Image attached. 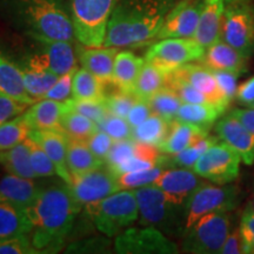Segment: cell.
Instances as JSON below:
<instances>
[{
    "mask_svg": "<svg viewBox=\"0 0 254 254\" xmlns=\"http://www.w3.org/2000/svg\"><path fill=\"white\" fill-rule=\"evenodd\" d=\"M136 100H138V98L134 93L123 92L117 88L116 91L110 92V93L106 92L104 98V104L111 114L126 119L127 114H128L129 110L132 109Z\"/></svg>",
    "mask_w": 254,
    "mask_h": 254,
    "instance_id": "obj_43",
    "label": "cell"
},
{
    "mask_svg": "<svg viewBox=\"0 0 254 254\" xmlns=\"http://www.w3.org/2000/svg\"><path fill=\"white\" fill-rule=\"evenodd\" d=\"M66 104L62 101L40 99L23 113L31 131L34 129H58L62 131V118ZM63 132V131H62Z\"/></svg>",
    "mask_w": 254,
    "mask_h": 254,
    "instance_id": "obj_24",
    "label": "cell"
},
{
    "mask_svg": "<svg viewBox=\"0 0 254 254\" xmlns=\"http://www.w3.org/2000/svg\"><path fill=\"white\" fill-rule=\"evenodd\" d=\"M167 73L150 62L144 63L133 93L138 99L148 101L153 95L166 86Z\"/></svg>",
    "mask_w": 254,
    "mask_h": 254,
    "instance_id": "obj_31",
    "label": "cell"
},
{
    "mask_svg": "<svg viewBox=\"0 0 254 254\" xmlns=\"http://www.w3.org/2000/svg\"><path fill=\"white\" fill-rule=\"evenodd\" d=\"M173 72L201 92L221 113H224L230 106L231 103L222 93L213 73L204 64L189 63L179 66Z\"/></svg>",
    "mask_w": 254,
    "mask_h": 254,
    "instance_id": "obj_16",
    "label": "cell"
},
{
    "mask_svg": "<svg viewBox=\"0 0 254 254\" xmlns=\"http://www.w3.org/2000/svg\"><path fill=\"white\" fill-rule=\"evenodd\" d=\"M236 1H251V0H225L226 4H231V2H236Z\"/></svg>",
    "mask_w": 254,
    "mask_h": 254,
    "instance_id": "obj_58",
    "label": "cell"
},
{
    "mask_svg": "<svg viewBox=\"0 0 254 254\" xmlns=\"http://www.w3.org/2000/svg\"><path fill=\"white\" fill-rule=\"evenodd\" d=\"M201 184L198 174L192 168L182 167L163 171L154 185L163 190L171 204L182 206Z\"/></svg>",
    "mask_w": 254,
    "mask_h": 254,
    "instance_id": "obj_17",
    "label": "cell"
},
{
    "mask_svg": "<svg viewBox=\"0 0 254 254\" xmlns=\"http://www.w3.org/2000/svg\"><path fill=\"white\" fill-rule=\"evenodd\" d=\"M40 253L32 244L30 234L0 240V254H38Z\"/></svg>",
    "mask_w": 254,
    "mask_h": 254,
    "instance_id": "obj_47",
    "label": "cell"
},
{
    "mask_svg": "<svg viewBox=\"0 0 254 254\" xmlns=\"http://www.w3.org/2000/svg\"><path fill=\"white\" fill-rule=\"evenodd\" d=\"M152 114V110L148 101L138 99L132 106V109L129 110L128 114H127V122L131 125L132 128L139 126L140 124L145 122Z\"/></svg>",
    "mask_w": 254,
    "mask_h": 254,
    "instance_id": "obj_54",
    "label": "cell"
},
{
    "mask_svg": "<svg viewBox=\"0 0 254 254\" xmlns=\"http://www.w3.org/2000/svg\"><path fill=\"white\" fill-rule=\"evenodd\" d=\"M18 12L26 33L38 43L75 38L72 15L63 0H19Z\"/></svg>",
    "mask_w": 254,
    "mask_h": 254,
    "instance_id": "obj_3",
    "label": "cell"
},
{
    "mask_svg": "<svg viewBox=\"0 0 254 254\" xmlns=\"http://www.w3.org/2000/svg\"><path fill=\"white\" fill-rule=\"evenodd\" d=\"M98 127L99 129L106 132L113 140H124V139L132 138L133 128L127 122V119L114 116V114H107L106 118L98 125Z\"/></svg>",
    "mask_w": 254,
    "mask_h": 254,
    "instance_id": "obj_46",
    "label": "cell"
},
{
    "mask_svg": "<svg viewBox=\"0 0 254 254\" xmlns=\"http://www.w3.org/2000/svg\"><path fill=\"white\" fill-rule=\"evenodd\" d=\"M247 59L224 40L219 39L206 47L205 55L200 63L215 71H227L240 77L247 71Z\"/></svg>",
    "mask_w": 254,
    "mask_h": 254,
    "instance_id": "obj_21",
    "label": "cell"
},
{
    "mask_svg": "<svg viewBox=\"0 0 254 254\" xmlns=\"http://www.w3.org/2000/svg\"><path fill=\"white\" fill-rule=\"evenodd\" d=\"M139 207V221L142 226L168 228L172 217L170 200L157 185H147L134 190Z\"/></svg>",
    "mask_w": 254,
    "mask_h": 254,
    "instance_id": "obj_15",
    "label": "cell"
},
{
    "mask_svg": "<svg viewBox=\"0 0 254 254\" xmlns=\"http://www.w3.org/2000/svg\"><path fill=\"white\" fill-rule=\"evenodd\" d=\"M28 106L30 105L20 103L8 95L0 93V125L23 114Z\"/></svg>",
    "mask_w": 254,
    "mask_h": 254,
    "instance_id": "obj_50",
    "label": "cell"
},
{
    "mask_svg": "<svg viewBox=\"0 0 254 254\" xmlns=\"http://www.w3.org/2000/svg\"><path fill=\"white\" fill-rule=\"evenodd\" d=\"M206 135H208L207 129L174 119L171 122L166 139L158 148L164 154H177Z\"/></svg>",
    "mask_w": 254,
    "mask_h": 254,
    "instance_id": "obj_25",
    "label": "cell"
},
{
    "mask_svg": "<svg viewBox=\"0 0 254 254\" xmlns=\"http://www.w3.org/2000/svg\"><path fill=\"white\" fill-rule=\"evenodd\" d=\"M104 165L105 161L98 158L88 147L87 140L68 138L67 166L72 177L97 170Z\"/></svg>",
    "mask_w": 254,
    "mask_h": 254,
    "instance_id": "obj_28",
    "label": "cell"
},
{
    "mask_svg": "<svg viewBox=\"0 0 254 254\" xmlns=\"http://www.w3.org/2000/svg\"><path fill=\"white\" fill-rule=\"evenodd\" d=\"M74 73L75 71L60 75L58 81L53 85L52 88L41 99L62 101V103H66L67 100L72 99V84Z\"/></svg>",
    "mask_w": 254,
    "mask_h": 254,
    "instance_id": "obj_48",
    "label": "cell"
},
{
    "mask_svg": "<svg viewBox=\"0 0 254 254\" xmlns=\"http://www.w3.org/2000/svg\"><path fill=\"white\" fill-rule=\"evenodd\" d=\"M39 50L28 57L26 65L49 69L59 77L77 71L78 57L71 41H39Z\"/></svg>",
    "mask_w": 254,
    "mask_h": 254,
    "instance_id": "obj_13",
    "label": "cell"
},
{
    "mask_svg": "<svg viewBox=\"0 0 254 254\" xmlns=\"http://www.w3.org/2000/svg\"><path fill=\"white\" fill-rule=\"evenodd\" d=\"M85 208L95 228L109 238L117 237L139 219L134 190H120Z\"/></svg>",
    "mask_w": 254,
    "mask_h": 254,
    "instance_id": "obj_4",
    "label": "cell"
},
{
    "mask_svg": "<svg viewBox=\"0 0 254 254\" xmlns=\"http://www.w3.org/2000/svg\"><path fill=\"white\" fill-rule=\"evenodd\" d=\"M145 59L129 51L118 52L114 62L112 84L118 90L133 93L136 79L144 66Z\"/></svg>",
    "mask_w": 254,
    "mask_h": 254,
    "instance_id": "obj_26",
    "label": "cell"
},
{
    "mask_svg": "<svg viewBox=\"0 0 254 254\" xmlns=\"http://www.w3.org/2000/svg\"><path fill=\"white\" fill-rule=\"evenodd\" d=\"M26 141L30 147L31 165L34 173L37 174V178H49L58 174L52 159L49 157L45 150L31 136H27Z\"/></svg>",
    "mask_w": 254,
    "mask_h": 254,
    "instance_id": "obj_41",
    "label": "cell"
},
{
    "mask_svg": "<svg viewBox=\"0 0 254 254\" xmlns=\"http://www.w3.org/2000/svg\"><path fill=\"white\" fill-rule=\"evenodd\" d=\"M75 52L81 67L90 71L105 85L112 84L114 62L119 52L118 47H90L79 43Z\"/></svg>",
    "mask_w": 254,
    "mask_h": 254,
    "instance_id": "obj_20",
    "label": "cell"
},
{
    "mask_svg": "<svg viewBox=\"0 0 254 254\" xmlns=\"http://www.w3.org/2000/svg\"><path fill=\"white\" fill-rule=\"evenodd\" d=\"M82 207L68 184L41 189L36 201L26 209L32 222V244L40 253H57L71 233Z\"/></svg>",
    "mask_w": 254,
    "mask_h": 254,
    "instance_id": "obj_1",
    "label": "cell"
},
{
    "mask_svg": "<svg viewBox=\"0 0 254 254\" xmlns=\"http://www.w3.org/2000/svg\"><path fill=\"white\" fill-rule=\"evenodd\" d=\"M40 190L41 187L34 183V179L8 173L0 180V202H6L26 211L36 201Z\"/></svg>",
    "mask_w": 254,
    "mask_h": 254,
    "instance_id": "obj_22",
    "label": "cell"
},
{
    "mask_svg": "<svg viewBox=\"0 0 254 254\" xmlns=\"http://www.w3.org/2000/svg\"><path fill=\"white\" fill-rule=\"evenodd\" d=\"M69 187L73 195L82 206L100 201L120 190L118 178L106 165L80 176L72 177Z\"/></svg>",
    "mask_w": 254,
    "mask_h": 254,
    "instance_id": "obj_12",
    "label": "cell"
},
{
    "mask_svg": "<svg viewBox=\"0 0 254 254\" xmlns=\"http://www.w3.org/2000/svg\"><path fill=\"white\" fill-rule=\"evenodd\" d=\"M117 0H69L75 39L90 47L103 46Z\"/></svg>",
    "mask_w": 254,
    "mask_h": 254,
    "instance_id": "obj_5",
    "label": "cell"
},
{
    "mask_svg": "<svg viewBox=\"0 0 254 254\" xmlns=\"http://www.w3.org/2000/svg\"><path fill=\"white\" fill-rule=\"evenodd\" d=\"M66 107L68 110L75 111V112L87 117L98 125L106 118L110 112L105 106L104 101H95V100H80V99H69L66 101Z\"/></svg>",
    "mask_w": 254,
    "mask_h": 254,
    "instance_id": "obj_44",
    "label": "cell"
},
{
    "mask_svg": "<svg viewBox=\"0 0 254 254\" xmlns=\"http://www.w3.org/2000/svg\"><path fill=\"white\" fill-rule=\"evenodd\" d=\"M62 131L71 139H80L87 140L90 136L99 129L98 124L87 117L68 110L66 107L62 118Z\"/></svg>",
    "mask_w": 254,
    "mask_h": 254,
    "instance_id": "obj_37",
    "label": "cell"
},
{
    "mask_svg": "<svg viewBox=\"0 0 254 254\" xmlns=\"http://www.w3.org/2000/svg\"><path fill=\"white\" fill-rule=\"evenodd\" d=\"M238 196L239 192L234 186H213L209 184L199 185L186 201L184 232L190 230L206 214L233 209L238 205Z\"/></svg>",
    "mask_w": 254,
    "mask_h": 254,
    "instance_id": "obj_7",
    "label": "cell"
},
{
    "mask_svg": "<svg viewBox=\"0 0 254 254\" xmlns=\"http://www.w3.org/2000/svg\"><path fill=\"white\" fill-rule=\"evenodd\" d=\"M250 107H253V109H254V101H253V103H252V104H251V105H250Z\"/></svg>",
    "mask_w": 254,
    "mask_h": 254,
    "instance_id": "obj_60",
    "label": "cell"
},
{
    "mask_svg": "<svg viewBox=\"0 0 254 254\" xmlns=\"http://www.w3.org/2000/svg\"><path fill=\"white\" fill-rule=\"evenodd\" d=\"M148 104L151 106L152 113L163 117L168 122H173L180 106L183 105V100L171 88L165 86L148 100Z\"/></svg>",
    "mask_w": 254,
    "mask_h": 254,
    "instance_id": "obj_40",
    "label": "cell"
},
{
    "mask_svg": "<svg viewBox=\"0 0 254 254\" xmlns=\"http://www.w3.org/2000/svg\"><path fill=\"white\" fill-rule=\"evenodd\" d=\"M32 222L25 209L0 202V240L31 234Z\"/></svg>",
    "mask_w": 254,
    "mask_h": 254,
    "instance_id": "obj_29",
    "label": "cell"
},
{
    "mask_svg": "<svg viewBox=\"0 0 254 254\" xmlns=\"http://www.w3.org/2000/svg\"><path fill=\"white\" fill-rule=\"evenodd\" d=\"M28 136L34 139L45 150L55 164L57 173L66 184L72 183V176L67 166L68 136L58 129H34Z\"/></svg>",
    "mask_w": 254,
    "mask_h": 254,
    "instance_id": "obj_19",
    "label": "cell"
},
{
    "mask_svg": "<svg viewBox=\"0 0 254 254\" xmlns=\"http://www.w3.org/2000/svg\"><path fill=\"white\" fill-rule=\"evenodd\" d=\"M231 114L239 120L244 126L254 135V109L249 107V109H236L232 110Z\"/></svg>",
    "mask_w": 254,
    "mask_h": 254,
    "instance_id": "obj_57",
    "label": "cell"
},
{
    "mask_svg": "<svg viewBox=\"0 0 254 254\" xmlns=\"http://www.w3.org/2000/svg\"><path fill=\"white\" fill-rule=\"evenodd\" d=\"M30 132L31 128L23 114L0 125V152L9 150L23 142Z\"/></svg>",
    "mask_w": 254,
    "mask_h": 254,
    "instance_id": "obj_39",
    "label": "cell"
},
{
    "mask_svg": "<svg viewBox=\"0 0 254 254\" xmlns=\"http://www.w3.org/2000/svg\"><path fill=\"white\" fill-rule=\"evenodd\" d=\"M113 142V139L111 138L106 132H104L103 129H98L97 132L93 133V134L87 139L88 147L91 148V151L93 152L98 158L104 161L105 159H106L107 154H109Z\"/></svg>",
    "mask_w": 254,
    "mask_h": 254,
    "instance_id": "obj_51",
    "label": "cell"
},
{
    "mask_svg": "<svg viewBox=\"0 0 254 254\" xmlns=\"http://www.w3.org/2000/svg\"><path fill=\"white\" fill-rule=\"evenodd\" d=\"M0 93L8 95L30 106L37 101L26 91L21 68L1 56H0Z\"/></svg>",
    "mask_w": 254,
    "mask_h": 254,
    "instance_id": "obj_27",
    "label": "cell"
},
{
    "mask_svg": "<svg viewBox=\"0 0 254 254\" xmlns=\"http://www.w3.org/2000/svg\"><path fill=\"white\" fill-rule=\"evenodd\" d=\"M250 207H251V208H252V209H253V211H254V196H253V200H252V204H251V205H250Z\"/></svg>",
    "mask_w": 254,
    "mask_h": 254,
    "instance_id": "obj_59",
    "label": "cell"
},
{
    "mask_svg": "<svg viewBox=\"0 0 254 254\" xmlns=\"http://www.w3.org/2000/svg\"><path fill=\"white\" fill-rule=\"evenodd\" d=\"M241 158L226 142L217 141L192 167L199 177L219 185L232 183L239 176Z\"/></svg>",
    "mask_w": 254,
    "mask_h": 254,
    "instance_id": "obj_10",
    "label": "cell"
},
{
    "mask_svg": "<svg viewBox=\"0 0 254 254\" xmlns=\"http://www.w3.org/2000/svg\"><path fill=\"white\" fill-rule=\"evenodd\" d=\"M160 153L161 152L155 146L138 142L135 153L129 159H127L126 161H124L123 164L112 168L111 171H112L114 176L118 178L125 173L153 168L155 166H159L161 159Z\"/></svg>",
    "mask_w": 254,
    "mask_h": 254,
    "instance_id": "obj_32",
    "label": "cell"
},
{
    "mask_svg": "<svg viewBox=\"0 0 254 254\" xmlns=\"http://www.w3.org/2000/svg\"><path fill=\"white\" fill-rule=\"evenodd\" d=\"M173 0H117L104 47L140 46L157 38Z\"/></svg>",
    "mask_w": 254,
    "mask_h": 254,
    "instance_id": "obj_2",
    "label": "cell"
},
{
    "mask_svg": "<svg viewBox=\"0 0 254 254\" xmlns=\"http://www.w3.org/2000/svg\"><path fill=\"white\" fill-rule=\"evenodd\" d=\"M138 142L132 138L124 139V140H114L112 147L105 159V165L112 170L118 165L123 164L127 159H129L135 153Z\"/></svg>",
    "mask_w": 254,
    "mask_h": 254,
    "instance_id": "obj_45",
    "label": "cell"
},
{
    "mask_svg": "<svg viewBox=\"0 0 254 254\" xmlns=\"http://www.w3.org/2000/svg\"><path fill=\"white\" fill-rule=\"evenodd\" d=\"M105 88L106 85L86 68H78L73 75L72 98L74 99L104 101Z\"/></svg>",
    "mask_w": 254,
    "mask_h": 254,
    "instance_id": "obj_33",
    "label": "cell"
},
{
    "mask_svg": "<svg viewBox=\"0 0 254 254\" xmlns=\"http://www.w3.org/2000/svg\"><path fill=\"white\" fill-rule=\"evenodd\" d=\"M221 112L212 104H190L183 103L178 111L176 120L183 123L193 124L209 131L213 124L217 122Z\"/></svg>",
    "mask_w": 254,
    "mask_h": 254,
    "instance_id": "obj_34",
    "label": "cell"
},
{
    "mask_svg": "<svg viewBox=\"0 0 254 254\" xmlns=\"http://www.w3.org/2000/svg\"><path fill=\"white\" fill-rule=\"evenodd\" d=\"M0 164L4 165L9 174L27 179H37V174L31 165L30 147L26 139L9 150L0 152Z\"/></svg>",
    "mask_w": 254,
    "mask_h": 254,
    "instance_id": "obj_30",
    "label": "cell"
},
{
    "mask_svg": "<svg viewBox=\"0 0 254 254\" xmlns=\"http://www.w3.org/2000/svg\"><path fill=\"white\" fill-rule=\"evenodd\" d=\"M218 139L219 138H214V136L206 135L204 138L200 139V140L194 142L193 145H190V147L185 148L184 151L179 152V153L177 154H172L171 158L161 155L159 165L164 166V165L170 164L174 165V166H179L184 168H192L194 166L196 161H198V159L201 157L212 145L215 144V142L218 141Z\"/></svg>",
    "mask_w": 254,
    "mask_h": 254,
    "instance_id": "obj_38",
    "label": "cell"
},
{
    "mask_svg": "<svg viewBox=\"0 0 254 254\" xmlns=\"http://www.w3.org/2000/svg\"><path fill=\"white\" fill-rule=\"evenodd\" d=\"M239 231L244 253H254V211L250 206L244 212Z\"/></svg>",
    "mask_w": 254,
    "mask_h": 254,
    "instance_id": "obj_49",
    "label": "cell"
},
{
    "mask_svg": "<svg viewBox=\"0 0 254 254\" xmlns=\"http://www.w3.org/2000/svg\"><path fill=\"white\" fill-rule=\"evenodd\" d=\"M225 0H205L200 14L199 24L193 39L201 46H211L221 38V25L224 19Z\"/></svg>",
    "mask_w": 254,
    "mask_h": 254,
    "instance_id": "obj_23",
    "label": "cell"
},
{
    "mask_svg": "<svg viewBox=\"0 0 254 254\" xmlns=\"http://www.w3.org/2000/svg\"><path fill=\"white\" fill-rule=\"evenodd\" d=\"M222 254H240L244 253L243 250V241H241L240 231L237 230L233 233L228 234L224 246H222L221 252Z\"/></svg>",
    "mask_w": 254,
    "mask_h": 254,
    "instance_id": "obj_55",
    "label": "cell"
},
{
    "mask_svg": "<svg viewBox=\"0 0 254 254\" xmlns=\"http://www.w3.org/2000/svg\"><path fill=\"white\" fill-rule=\"evenodd\" d=\"M218 138L231 146L247 166L254 164V135L232 114L221 118L215 125Z\"/></svg>",
    "mask_w": 254,
    "mask_h": 254,
    "instance_id": "obj_18",
    "label": "cell"
},
{
    "mask_svg": "<svg viewBox=\"0 0 254 254\" xmlns=\"http://www.w3.org/2000/svg\"><path fill=\"white\" fill-rule=\"evenodd\" d=\"M171 122L164 119L158 114L152 113L144 123L133 128V140L159 147L166 139V135L170 129Z\"/></svg>",
    "mask_w": 254,
    "mask_h": 254,
    "instance_id": "obj_35",
    "label": "cell"
},
{
    "mask_svg": "<svg viewBox=\"0 0 254 254\" xmlns=\"http://www.w3.org/2000/svg\"><path fill=\"white\" fill-rule=\"evenodd\" d=\"M211 71L213 73L219 87L221 88L222 93L225 94V97H226L227 100L231 103L237 95L238 75L227 71H215V69H211Z\"/></svg>",
    "mask_w": 254,
    "mask_h": 254,
    "instance_id": "obj_52",
    "label": "cell"
},
{
    "mask_svg": "<svg viewBox=\"0 0 254 254\" xmlns=\"http://www.w3.org/2000/svg\"><path fill=\"white\" fill-rule=\"evenodd\" d=\"M205 0H182L170 9L155 39L193 38Z\"/></svg>",
    "mask_w": 254,
    "mask_h": 254,
    "instance_id": "obj_14",
    "label": "cell"
},
{
    "mask_svg": "<svg viewBox=\"0 0 254 254\" xmlns=\"http://www.w3.org/2000/svg\"><path fill=\"white\" fill-rule=\"evenodd\" d=\"M221 39L246 58L254 53V9L250 1L226 4Z\"/></svg>",
    "mask_w": 254,
    "mask_h": 254,
    "instance_id": "obj_8",
    "label": "cell"
},
{
    "mask_svg": "<svg viewBox=\"0 0 254 254\" xmlns=\"http://www.w3.org/2000/svg\"><path fill=\"white\" fill-rule=\"evenodd\" d=\"M205 50L193 38H165L147 50L144 59L170 73L185 64L200 62Z\"/></svg>",
    "mask_w": 254,
    "mask_h": 254,
    "instance_id": "obj_9",
    "label": "cell"
},
{
    "mask_svg": "<svg viewBox=\"0 0 254 254\" xmlns=\"http://www.w3.org/2000/svg\"><path fill=\"white\" fill-rule=\"evenodd\" d=\"M230 234V218L227 211L204 215L185 232L183 250L187 253H220Z\"/></svg>",
    "mask_w": 254,
    "mask_h": 254,
    "instance_id": "obj_6",
    "label": "cell"
},
{
    "mask_svg": "<svg viewBox=\"0 0 254 254\" xmlns=\"http://www.w3.org/2000/svg\"><path fill=\"white\" fill-rule=\"evenodd\" d=\"M236 99L243 105H250L254 101V77L250 78L238 87Z\"/></svg>",
    "mask_w": 254,
    "mask_h": 254,
    "instance_id": "obj_56",
    "label": "cell"
},
{
    "mask_svg": "<svg viewBox=\"0 0 254 254\" xmlns=\"http://www.w3.org/2000/svg\"><path fill=\"white\" fill-rule=\"evenodd\" d=\"M161 173H163V166L125 173L118 177V184L120 190H135L142 186L153 185Z\"/></svg>",
    "mask_w": 254,
    "mask_h": 254,
    "instance_id": "obj_42",
    "label": "cell"
},
{
    "mask_svg": "<svg viewBox=\"0 0 254 254\" xmlns=\"http://www.w3.org/2000/svg\"><path fill=\"white\" fill-rule=\"evenodd\" d=\"M114 250L120 254H172L178 246L154 226L128 227L116 237Z\"/></svg>",
    "mask_w": 254,
    "mask_h": 254,
    "instance_id": "obj_11",
    "label": "cell"
},
{
    "mask_svg": "<svg viewBox=\"0 0 254 254\" xmlns=\"http://www.w3.org/2000/svg\"><path fill=\"white\" fill-rule=\"evenodd\" d=\"M20 68L23 72L26 91L37 101L40 100L59 79V75L49 69L34 67V66L26 65V64Z\"/></svg>",
    "mask_w": 254,
    "mask_h": 254,
    "instance_id": "obj_36",
    "label": "cell"
},
{
    "mask_svg": "<svg viewBox=\"0 0 254 254\" xmlns=\"http://www.w3.org/2000/svg\"><path fill=\"white\" fill-rule=\"evenodd\" d=\"M106 238H92V239L79 241V243H75L74 245L68 246L66 252H73V253L104 252L103 250L109 249L111 244L109 239H106Z\"/></svg>",
    "mask_w": 254,
    "mask_h": 254,
    "instance_id": "obj_53",
    "label": "cell"
}]
</instances>
